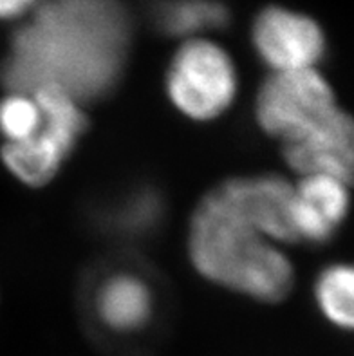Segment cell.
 <instances>
[{
  "label": "cell",
  "mask_w": 354,
  "mask_h": 356,
  "mask_svg": "<svg viewBox=\"0 0 354 356\" xmlns=\"http://www.w3.org/2000/svg\"><path fill=\"white\" fill-rule=\"evenodd\" d=\"M130 38L120 0H44L15 33L0 78L8 90L53 87L83 105L118 86Z\"/></svg>",
  "instance_id": "obj_1"
},
{
  "label": "cell",
  "mask_w": 354,
  "mask_h": 356,
  "mask_svg": "<svg viewBox=\"0 0 354 356\" xmlns=\"http://www.w3.org/2000/svg\"><path fill=\"white\" fill-rule=\"evenodd\" d=\"M165 208V197L159 190L139 185L105 208L102 225L123 239H145L163 222Z\"/></svg>",
  "instance_id": "obj_10"
},
{
  "label": "cell",
  "mask_w": 354,
  "mask_h": 356,
  "mask_svg": "<svg viewBox=\"0 0 354 356\" xmlns=\"http://www.w3.org/2000/svg\"><path fill=\"white\" fill-rule=\"evenodd\" d=\"M349 183L332 176H304L293 185L291 221L296 243L323 244L349 213Z\"/></svg>",
  "instance_id": "obj_8"
},
{
  "label": "cell",
  "mask_w": 354,
  "mask_h": 356,
  "mask_svg": "<svg viewBox=\"0 0 354 356\" xmlns=\"http://www.w3.org/2000/svg\"><path fill=\"white\" fill-rule=\"evenodd\" d=\"M314 304L320 315L337 330L351 331L354 324V273L344 262L328 264L314 280Z\"/></svg>",
  "instance_id": "obj_12"
},
{
  "label": "cell",
  "mask_w": 354,
  "mask_h": 356,
  "mask_svg": "<svg viewBox=\"0 0 354 356\" xmlns=\"http://www.w3.org/2000/svg\"><path fill=\"white\" fill-rule=\"evenodd\" d=\"M287 167L298 176H332L351 183L354 165L353 120L338 108L298 140L282 145Z\"/></svg>",
  "instance_id": "obj_7"
},
{
  "label": "cell",
  "mask_w": 354,
  "mask_h": 356,
  "mask_svg": "<svg viewBox=\"0 0 354 356\" xmlns=\"http://www.w3.org/2000/svg\"><path fill=\"white\" fill-rule=\"evenodd\" d=\"M38 6V0H0V20H15Z\"/></svg>",
  "instance_id": "obj_14"
},
{
  "label": "cell",
  "mask_w": 354,
  "mask_h": 356,
  "mask_svg": "<svg viewBox=\"0 0 354 356\" xmlns=\"http://www.w3.org/2000/svg\"><path fill=\"white\" fill-rule=\"evenodd\" d=\"M44 114L33 92L8 90L0 99V136L4 145L24 143L40 131Z\"/></svg>",
  "instance_id": "obj_13"
},
{
  "label": "cell",
  "mask_w": 354,
  "mask_h": 356,
  "mask_svg": "<svg viewBox=\"0 0 354 356\" xmlns=\"http://www.w3.org/2000/svg\"><path fill=\"white\" fill-rule=\"evenodd\" d=\"M228 22V9L217 0H165L156 8V24L177 38H201Z\"/></svg>",
  "instance_id": "obj_11"
},
{
  "label": "cell",
  "mask_w": 354,
  "mask_h": 356,
  "mask_svg": "<svg viewBox=\"0 0 354 356\" xmlns=\"http://www.w3.org/2000/svg\"><path fill=\"white\" fill-rule=\"evenodd\" d=\"M251 44L271 72L316 69L325 56V33L309 15L269 6L251 26Z\"/></svg>",
  "instance_id": "obj_6"
},
{
  "label": "cell",
  "mask_w": 354,
  "mask_h": 356,
  "mask_svg": "<svg viewBox=\"0 0 354 356\" xmlns=\"http://www.w3.org/2000/svg\"><path fill=\"white\" fill-rule=\"evenodd\" d=\"M186 252L198 275L255 302H282L295 284L286 248L260 230L223 183L193 208Z\"/></svg>",
  "instance_id": "obj_2"
},
{
  "label": "cell",
  "mask_w": 354,
  "mask_h": 356,
  "mask_svg": "<svg viewBox=\"0 0 354 356\" xmlns=\"http://www.w3.org/2000/svg\"><path fill=\"white\" fill-rule=\"evenodd\" d=\"M33 95L44 114L40 131L24 143L2 145L0 159L18 183L40 188L62 170L86 131L87 118L80 102L62 90L42 87Z\"/></svg>",
  "instance_id": "obj_4"
},
{
  "label": "cell",
  "mask_w": 354,
  "mask_h": 356,
  "mask_svg": "<svg viewBox=\"0 0 354 356\" xmlns=\"http://www.w3.org/2000/svg\"><path fill=\"white\" fill-rule=\"evenodd\" d=\"M338 108L328 78L307 69L271 72L259 87L253 116L260 131L284 145L313 131Z\"/></svg>",
  "instance_id": "obj_5"
},
{
  "label": "cell",
  "mask_w": 354,
  "mask_h": 356,
  "mask_svg": "<svg viewBox=\"0 0 354 356\" xmlns=\"http://www.w3.org/2000/svg\"><path fill=\"white\" fill-rule=\"evenodd\" d=\"M239 87L234 56L207 36L184 40L166 67V98L193 123H210L225 116L237 102Z\"/></svg>",
  "instance_id": "obj_3"
},
{
  "label": "cell",
  "mask_w": 354,
  "mask_h": 356,
  "mask_svg": "<svg viewBox=\"0 0 354 356\" xmlns=\"http://www.w3.org/2000/svg\"><path fill=\"white\" fill-rule=\"evenodd\" d=\"M92 309L104 330L129 337L143 331L152 322L156 295L150 282L138 271L118 270L98 282Z\"/></svg>",
  "instance_id": "obj_9"
}]
</instances>
